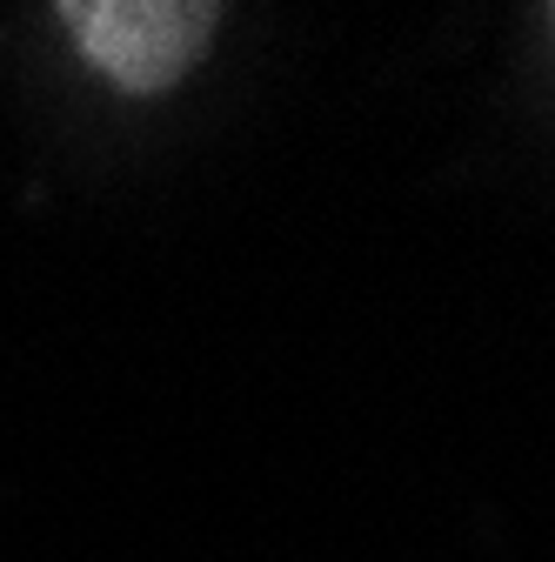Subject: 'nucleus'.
Here are the masks:
<instances>
[{
  "label": "nucleus",
  "instance_id": "2",
  "mask_svg": "<svg viewBox=\"0 0 555 562\" xmlns=\"http://www.w3.org/2000/svg\"><path fill=\"white\" fill-rule=\"evenodd\" d=\"M548 21H555V8H548Z\"/></svg>",
  "mask_w": 555,
  "mask_h": 562
},
{
  "label": "nucleus",
  "instance_id": "1",
  "mask_svg": "<svg viewBox=\"0 0 555 562\" xmlns=\"http://www.w3.org/2000/svg\"><path fill=\"white\" fill-rule=\"evenodd\" d=\"M54 21L107 88L168 94L215 47L222 8H201V0H67Z\"/></svg>",
  "mask_w": 555,
  "mask_h": 562
}]
</instances>
